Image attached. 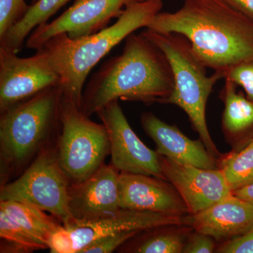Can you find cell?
Returning <instances> with one entry per match:
<instances>
[{
	"mask_svg": "<svg viewBox=\"0 0 253 253\" xmlns=\"http://www.w3.org/2000/svg\"><path fill=\"white\" fill-rule=\"evenodd\" d=\"M146 28L179 33L207 68L224 78L253 57V21L226 0H184L174 12H159Z\"/></svg>",
	"mask_w": 253,
	"mask_h": 253,
	"instance_id": "1",
	"label": "cell"
},
{
	"mask_svg": "<svg viewBox=\"0 0 253 253\" xmlns=\"http://www.w3.org/2000/svg\"><path fill=\"white\" fill-rule=\"evenodd\" d=\"M174 88L172 67L163 50L142 32L133 33L122 54L107 60L93 75L80 108L89 117L115 100L165 104Z\"/></svg>",
	"mask_w": 253,
	"mask_h": 253,
	"instance_id": "2",
	"label": "cell"
},
{
	"mask_svg": "<svg viewBox=\"0 0 253 253\" xmlns=\"http://www.w3.org/2000/svg\"><path fill=\"white\" fill-rule=\"evenodd\" d=\"M164 0H141L126 6L111 26L85 38L72 40L66 33L50 38L37 50L59 75L63 97L81 107L83 86L91 70L110 51L161 12Z\"/></svg>",
	"mask_w": 253,
	"mask_h": 253,
	"instance_id": "3",
	"label": "cell"
},
{
	"mask_svg": "<svg viewBox=\"0 0 253 253\" xmlns=\"http://www.w3.org/2000/svg\"><path fill=\"white\" fill-rule=\"evenodd\" d=\"M63 98L57 84L1 113V177L26 166L60 130Z\"/></svg>",
	"mask_w": 253,
	"mask_h": 253,
	"instance_id": "4",
	"label": "cell"
},
{
	"mask_svg": "<svg viewBox=\"0 0 253 253\" xmlns=\"http://www.w3.org/2000/svg\"><path fill=\"white\" fill-rule=\"evenodd\" d=\"M143 34L163 50L174 74V88L165 104L179 106L187 115L208 151L216 158L221 156L212 141L206 121V106L220 73L208 76L207 68L195 55L191 42L179 33H162L145 28Z\"/></svg>",
	"mask_w": 253,
	"mask_h": 253,
	"instance_id": "5",
	"label": "cell"
},
{
	"mask_svg": "<svg viewBox=\"0 0 253 253\" xmlns=\"http://www.w3.org/2000/svg\"><path fill=\"white\" fill-rule=\"evenodd\" d=\"M59 131L58 159L71 184L89 177L110 154L109 136L104 125L93 122L77 104L64 97Z\"/></svg>",
	"mask_w": 253,
	"mask_h": 253,
	"instance_id": "6",
	"label": "cell"
},
{
	"mask_svg": "<svg viewBox=\"0 0 253 253\" xmlns=\"http://www.w3.org/2000/svg\"><path fill=\"white\" fill-rule=\"evenodd\" d=\"M70 185L58 159L56 145L47 144L19 177L1 185L0 200L31 205L64 224L73 219L68 208Z\"/></svg>",
	"mask_w": 253,
	"mask_h": 253,
	"instance_id": "7",
	"label": "cell"
},
{
	"mask_svg": "<svg viewBox=\"0 0 253 253\" xmlns=\"http://www.w3.org/2000/svg\"><path fill=\"white\" fill-rule=\"evenodd\" d=\"M183 217L121 208L91 220L73 219L55 231L49 241V250L51 253H81L88 246L106 236L167 224H183Z\"/></svg>",
	"mask_w": 253,
	"mask_h": 253,
	"instance_id": "8",
	"label": "cell"
},
{
	"mask_svg": "<svg viewBox=\"0 0 253 253\" xmlns=\"http://www.w3.org/2000/svg\"><path fill=\"white\" fill-rule=\"evenodd\" d=\"M137 1L141 0H75L59 17L32 32L26 47L38 50L50 38L61 33L72 40L94 35L107 28L113 18L118 19L127 5Z\"/></svg>",
	"mask_w": 253,
	"mask_h": 253,
	"instance_id": "9",
	"label": "cell"
},
{
	"mask_svg": "<svg viewBox=\"0 0 253 253\" xmlns=\"http://www.w3.org/2000/svg\"><path fill=\"white\" fill-rule=\"evenodd\" d=\"M96 113L107 131L113 167L120 172L146 174L166 180L159 154L147 147L131 129L118 100Z\"/></svg>",
	"mask_w": 253,
	"mask_h": 253,
	"instance_id": "10",
	"label": "cell"
},
{
	"mask_svg": "<svg viewBox=\"0 0 253 253\" xmlns=\"http://www.w3.org/2000/svg\"><path fill=\"white\" fill-rule=\"evenodd\" d=\"M57 84L59 75L38 51L21 58L0 48V112Z\"/></svg>",
	"mask_w": 253,
	"mask_h": 253,
	"instance_id": "11",
	"label": "cell"
},
{
	"mask_svg": "<svg viewBox=\"0 0 253 253\" xmlns=\"http://www.w3.org/2000/svg\"><path fill=\"white\" fill-rule=\"evenodd\" d=\"M159 159L166 180L180 194L189 214L201 212L232 194L219 169L198 168L160 154Z\"/></svg>",
	"mask_w": 253,
	"mask_h": 253,
	"instance_id": "12",
	"label": "cell"
},
{
	"mask_svg": "<svg viewBox=\"0 0 253 253\" xmlns=\"http://www.w3.org/2000/svg\"><path fill=\"white\" fill-rule=\"evenodd\" d=\"M120 208L183 217L189 214L184 200L169 181L156 176L120 172Z\"/></svg>",
	"mask_w": 253,
	"mask_h": 253,
	"instance_id": "13",
	"label": "cell"
},
{
	"mask_svg": "<svg viewBox=\"0 0 253 253\" xmlns=\"http://www.w3.org/2000/svg\"><path fill=\"white\" fill-rule=\"evenodd\" d=\"M119 175L111 163H104L84 180L71 184L68 208L73 219L91 220L121 209Z\"/></svg>",
	"mask_w": 253,
	"mask_h": 253,
	"instance_id": "14",
	"label": "cell"
},
{
	"mask_svg": "<svg viewBox=\"0 0 253 253\" xmlns=\"http://www.w3.org/2000/svg\"><path fill=\"white\" fill-rule=\"evenodd\" d=\"M183 224L212 236L219 244L253 229V206L234 194L204 211L183 217Z\"/></svg>",
	"mask_w": 253,
	"mask_h": 253,
	"instance_id": "15",
	"label": "cell"
},
{
	"mask_svg": "<svg viewBox=\"0 0 253 253\" xmlns=\"http://www.w3.org/2000/svg\"><path fill=\"white\" fill-rule=\"evenodd\" d=\"M141 123L154 140L158 154L204 169H217V158L208 151L201 139L193 140L175 126L161 121L153 113H144Z\"/></svg>",
	"mask_w": 253,
	"mask_h": 253,
	"instance_id": "16",
	"label": "cell"
},
{
	"mask_svg": "<svg viewBox=\"0 0 253 253\" xmlns=\"http://www.w3.org/2000/svg\"><path fill=\"white\" fill-rule=\"evenodd\" d=\"M219 97L224 105L221 129L224 139L234 151L244 149L253 141V101L237 85L225 78Z\"/></svg>",
	"mask_w": 253,
	"mask_h": 253,
	"instance_id": "17",
	"label": "cell"
},
{
	"mask_svg": "<svg viewBox=\"0 0 253 253\" xmlns=\"http://www.w3.org/2000/svg\"><path fill=\"white\" fill-rule=\"evenodd\" d=\"M185 224L155 226L138 233L117 250L119 253H182L194 231Z\"/></svg>",
	"mask_w": 253,
	"mask_h": 253,
	"instance_id": "18",
	"label": "cell"
},
{
	"mask_svg": "<svg viewBox=\"0 0 253 253\" xmlns=\"http://www.w3.org/2000/svg\"><path fill=\"white\" fill-rule=\"evenodd\" d=\"M71 0H37L30 5L27 13L17 24L0 38V48L17 54L22 49L26 38Z\"/></svg>",
	"mask_w": 253,
	"mask_h": 253,
	"instance_id": "19",
	"label": "cell"
},
{
	"mask_svg": "<svg viewBox=\"0 0 253 253\" xmlns=\"http://www.w3.org/2000/svg\"><path fill=\"white\" fill-rule=\"evenodd\" d=\"M0 210L17 221L22 227L49 249V243L55 231L62 224L54 216L45 211L19 201H0Z\"/></svg>",
	"mask_w": 253,
	"mask_h": 253,
	"instance_id": "20",
	"label": "cell"
},
{
	"mask_svg": "<svg viewBox=\"0 0 253 253\" xmlns=\"http://www.w3.org/2000/svg\"><path fill=\"white\" fill-rule=\"evenodd\" d=\"M217 168L231 191L253 184V141L244 149L221 154Z\"/></svg>",
	"mask_w": 253,
	"mask_h": 253,
	"instance_id": "21",
	"label": "cell"
},
{
	"mask_svg": "<svg viewBox=\"0 0 253 253\" xmlns=\"http://www.w3.org/2000/svg\"><path fill=\"white\" fill-rule=\"evenodd\" d=\"M1 253H31L48 249L35 239L17 221L0 210Z\"/></svg>",
	"mask_w": 253,
	"mask_h": 253,
	"instance_id": "22",
	"label": "cell"
},
{
	"mask_svg": "<svg viewBox=\"0 0 253 253\" xmlns=\"http://www.w3.org/2000/svg\"><path fill=\"white\" fill-rule=\"evenodd\" d=\"M29 6L25 0H0V38L23 19Z\"/></svg>",
	"mask_w": 253,
	"mask_h": 253,
	"instance_id": "23",
	"label": "cell"
},
{
	"mask_svg": "<svg viewBox=\"0 0 253 253\" xmlns=\"http://www.w3.org/2000/svg\"><path fill=\"white\" fill-rule=\"evenodd\" d=\"M225 78L241 86L248 99L253 101V57L231 68L226 73Z\"/></svg>",
	"mask_w": 253,
	"mask_h": 253,
	"instance_id": "24",
	"label": "cell"
},
{
	"mask_svg": "<svg viewBox=\"0 0 253 253\" xmlns=\"http://www.w3.org/2000/svg\"><path fill=\"white\" fill-rule=\"evenodd\" d=\"M141 231H124L95 241L83 249L81 253H111Z\"/></svg>",
	"mask_w": 253,
	"mask_h": 253,
	"instance_id": "25",
	"label": "cell"
},
{
	"mask_svg": "<svg viewBox=\"0 0 253 253\" xmlns=\"http://www.w3.org/2000/svg\"><path fill=\"white\" fill-rule=\"evenodd\" d=\"M217 243L212 236L194 230L190 234L182 253H214Z\"/></svg>",
	"mask_w": 253,
	"mask_h": 253,
	"instance_id": "26",
	"label": "cell"
},
{
	"mask_svg": "<svg viewBox=\"0 0 253 253\" xmlns=\"http://www.w3.org/2000/svg\"><path fill=\"white\" fill-rule=\"evenodd\" d=\"M214 253H253V229L244 236L219 243Z\"/></svg>",
	"mask_w": 253,
	"mask_h": 253,
	"instance_id": "27",
	"label": "cell"
},
{
	"mask_svg": "<svg viewBox=\"0 0 253 253\" xmlns=\"http://www.w3.org/2000/svg\"><path fill=\"white\" fill-rule=\"evenodd\" d=\"M253 21V0H226Z\"/></svg>",
	"mask_w": 253,
	"mask_h": 253,
	"instance_id": "28",
	"label": "cell"
},
{
	"mask_svg": "<svg viewBox=\"0 0 253 253\" xmlns=\"http://www.w3.org/2000/svg\"><path fill=\"white\" fill-rule=\"evenodd\" d=\"M232 194L236 197L244 200L253 206V184L236 190L233 191Z\"/></svg>",
	"mask_w": 253,
	"mask_h": 253,
	"instance_id": "29",
	"label": "cell"
},
{
	"mask_svg": "<svg viewBox=\"0 0 253 253\" xmlns=\"http://www.w3.org/2000/svg\"><path fill=\"white\" fill-rule=\"evenodd\" d=\"M36 1H37V0H32L31 4H33V3L36 2Z\"/></svg>",
	"mask_w": 253,
	"mask_h": 253,
	"instance_id": "30",
	"label": "cell"
}]
</instances>
